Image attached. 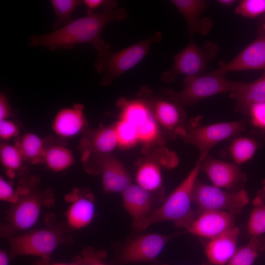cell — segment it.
Returning a JSON list of instances; mask_svg holds the SVG:
<instances>
[{
  "label": "cell",
  "mask_w": 265,
  "mask_h": 265,
  "mask_svg": "<svg viewBox=\"0 0 265 265\" xmlns=\"http://www.w3.org/2000/svg\"><path fill=\"white\" fill-rule=\"evenodd\" d=\"M258 29L265 30V14L261 17L259 21Z\"/></svg>",
  "instance_id": "b9f144b4"
},
{
  "label": "cell",
  "mask_w": 265,
  "mask_h": 265,
  "mask_svg": "<svg viewBox=\"0 0 265 265\" xmlns=\"http://www.w3.org/2000/svg\"><path fill=\"white\" fill-rule=\"evenodd\" d=\"M202 118L198 116L191 119L179 135L185 142L198 148L199 161L209 154L216 144L240 135L247 128V122L243 120L203 125Z\"/></svg>",
  "instance_id": "5b68a950"
},
{
  "label": "cell",
  "mask_w": 265,
  "mask_h": 265,
  "mask_svg": "<svg viewBox=\"0 0 265 265\" xmlns=\"http://www.w3.org/2000/svg\"><path fill=\"white\" fill-rule=\"evenodd\" d=\"M84 4L88 10V12H93V10L103 6L116 7L117 2L114 0H82Z\"/></svg>",
  "instance_id": "74e56055"
},
{
  "label": "cell",
  "mask_w": 265,
  "mask_h": 265,
  "mask_svg": "<svg viewBox=\"0 0 265 265\" xmlns=\"http://www.w3.org/2000/svg\"><path fill=\"white\" fill-rule=\"evenodd\" d=\"M229 96L236 100V110L243 114L251 106L265 102V71L252 82L239 81Z\"/></svg>",
  "instance_id": "603a6c76"
},
{
  "label": "cell",
  "mask_w": 265,
  "mask_h": 265,
  "mask_svg": "<svg viewBox=\"0 0 265 265\" xmlns=\"http://www.w3.org/2000/svg\"><path fill=\"white\" fill-rule=\"evenodd\" d=\"M244 114L250 125L265 139V102L251 106Z\"/></svg>",
  "instance_id": "836d02e7"
},
{
  "label": "cell",
  "mask_w": 265,
  "mask_h": 265,
  "mask_svg": "<svg viewBox=\"0 0 265 265\" xmlns=\"http://www.w3.org/2000/svg\"><path fill=\"white\" fill-rule=\"evenodd\" d=\"M89 133L80 144L84 161L93 153L95 155L110 154L118 146L114 126L100 128Z\"/></svg>",
  "instance_id": "7402d4cb"
},
{
  "label": "cell",
  "mask_w": 265,
  "mask_h": 265,
  "mask_svg": "<svg viewBox=\"0 0 265 265\" xmlns=\"http://www.w3.org/2000/svg\"><path fill=\"white\" fill-rule=\"evenodd\" d=\"M219 51L218 45L213 42L206 41L200 47L191 39L187 46L174 57L173 66L163 73L162 80L171 83L179 75L185 77L201 75Z\"/></svg>",
  "instance_id": "52a82bcc"
},
{
  "label": "cell",
  "mask_w": 265,
  "mask_h": 265,
  "mask_svg": "<svg viewBox=\"0 0 265 265\" xmlns=\"http://www.w3.org/2000/svg\"><path fill=\"white\" fill-rule=\"evenodd\" d=\"M22 153L25 160L32 164L44 163L46 149L44 141L37 135L26 132L15 144Z\"/></svg>",
  "instance_id": "d4e9b609"
},
{
  "label": "cell",
  "mask_w": 265,
  "mask_h": 265,
  "mask_svg": "<svg viewBox=\"0 0 265 265\" xmlns=\"http://www.w3.org/2000/svg\"><path fill=\"white\" fill-rule=\"evenodd\" d=\"M61 233L52 228L27 232L10 239V256H31L41 258L46 263L62 242Z\"/></svg>",
  "instance_id": "9c48e42d"
},
{
  "label": "cell",
  "mask_w": 265,
  "mask_h": 265,
  "mask_svg": "<svg viewBox=\"0 0 265 265\" xmlns=\"http://www.w3.org/2000/svg\"><path fill=\"white\" fill-rule=\"evenodd\" d=\"M178 233L170 235L149 233L138 236L128 243L121 255L122 263H157V257L165 245L172 238L181 235Z\"/></svg>",
  "instance_id": "8fae6325"
},
{
  "label": "cell",
  "mask_w": 265,
  "mask_h": 265,
  "mask_svg": "<svg viewBox=\"0 0 265 265\" xmlns=\"http://www.w3.org/2000/svg\"><path fill=\"white\" fill-rule=\"evenodd\" d=\"M257 37L229 61H221L217 70L230 71L262 70L265 71V30L257 29Z\"/></svg>",
  "instance_id": "5bb4252c"
},
{
  "label": "cell",
  "mask_w": 265,
  "mask_h": 265,
  "mask_svg": "<svg viewBox=\"0 0 265 265\" xmlns=\"http://www.w3.org/2000/svg\"><path fill=\"white\" fill-rule=\"evenodd\" d=\"M199 162L200 171L207 176L213 186L230 192L244 189L247 177L239 165L215 159L210 154Z\"/></svg>",
  "instance_id": "30bf717a"
},
{
  "label": "cell",
  "mask_w": 265,
  "mask_h": 265,
  "mask_svg": "<svg viewBox=\"0 0 265 265\" xmlns=\"http://www.w3.org/2000/svg\"><path fill=\"white\" fill-rule=\"evenodd\" d=\"M95 159L105 193L122 192L132 184L128 172L116 158L110 154L95 155Z\"/></svg>",
  "instance_id": "9a60e30c"
},
{
  "label": "cell",
  "mask_w": 265,
  "mask_h": 265,
  "mask_svg": "<svg viewBox=\"0 0 265 265\" xmlns=\"http://www.w3.org/2000/svg\"><path fill=\"white\" fill-rule=\"evenodd\" d=\"M192 200L197 206L198 212L214 211L226 212L234 214L240 212L250 202L248 195L244 189L230 192L206 184L198 178L193 187Z\"/></svg>",
  "instance_id": "8992f818"
},
{
  "label": "cell",
  "mask_w": 265,
  "mask_h": 265,
  "mask_svg": "<svg viewBox=\"0 0 265 265\" xmlns=\"http://www.w3.org/2000/svg\"><path fill=\"white\" fill-rule=\"evenodd\" d=\"M136 184L151 193H155L162 187L160 167L158 162L152 159L142 162L135 175Z\"/></svg>",
  "instance_id": "cb8c5ba5"
},
{
  "label": "cell",
  "mask_w": 265,
  "mask_h": 265,
  "mask_svg": "<svg viewBox=\"0 0 265 265\" xmlns=\"http://www.w3.org/2000/svg\"><path fill=\"white\" fill-rule=\"evenodd\" d=\"M66 200L71 203L66 214L70 227L80 229L91 223L95 213L94 197L91 192L76 188L66 196Z\"/></svg>",
  "instance_id": "2e32d148"
},
{
  "label": "cell",
  "mask_w": 265,
  "mask_h": 265,
  "mask_svg": "<svg viewBox=\"0 0 265 265\" xmlns=\"http://www.w3.org/2000/svg\"><path fill=\"white\" fill-rule=\"evenodd\" d=\"M235 215L222 211L197 212L196 216L185 229L193 236L206 240L211 239L235 226Z\"/></svg>",
  "instance_id": "4fadbf2b"
},
{
  "label": "cell",
  "mask_w": 265,
  "mask_h": 265,
  "mask_svg": "<svg viewBox=\"0 0 265 265\" xmlns=\"http://www.w3.org/2000/svg\"><path fill=\"white\" fill-rule=\"evenodd\" d=\"M257 148L258 143L255 139L239 135L233 138L229 152L233 162L240 166L253 157Z\"/></svg>",
  "instance_id": "484cf974"
},
{
  "label": "cell",
  "mask_w": 265,
  "mask_h": 265,
  "mask_svg": "<svg viewBox=\"0 0 265 265\" xmlns=\"http://www.w3.org/2000/svg\"><path fill=\"white\" fill-rule=\"evenodd\" d=\"M10 255L5 251H0V265H8L10 260Z\"/></svg>",
  "instance_id": "ab89813d"
},
{
  "label": "cell",
  "mask_w": 265,
  "mask_h": 265,
  "mask_svg": "<svg viewBox=\"0 0 265 265\" xmlns=\"http://www.w3.org/2000/svg\"><path fill=\"white\" fill-rule=\"evenodd\" d=\"M260 237H252L247 243L238 248L226 265H253L261 252Z\"/></svg>",
  "instance_id": "f1b7e54d"
},
{
  "label": "cell",
  "mask_w": 265,
  "mask_h": 265,
  "mask_svg": "<svg viewBox=\"0 0 265 265\" xmlns=\"http://www.w3.org/2000/svg\"><path fill=\"white\" fill-rule=\"evenodd\" d=\"M170 2L185 19L188 32L192 38L195 34L206 35L212 26L211 18H202V12L208 7L209 1L205 0H171Z\"/></svg>",
  "instance_id": "ac0fdd59"
},
{
  "label": "cell",
  "mask_w": 265,
  "mask_h": 265,
  "mask_svg": "<svg viewBox=\"0 0 265 265\" xmlns=\"http://www.w3.org/2000/svg\"><path fill=\"white\" fill-rule=\"evenodd\" d=\"M200 171V162L197 160L184 180L159 207L146 218L132 221V228L141 231L154 224L169 221L177 228L186 229L197 215L196 210L192 208V193Z\"/></svg>",
  "instance_id": "7a4b0ae2"
},
{
  "label": "cell",
  "mask_w": 265,
  "mask_h": 265,
  "mask_svg": "<svg viewBox=\"0 0 265 265\" xmlns=\"http://www.w3.org/2000/svg\"><path fill=\"white\" fill-rule=\"evenodd\" d=\"M121 193L124 207L132 221L144 219L154 210L153 193L137 184H131Z\"/></svg>",
  "instance_id": "44dd1931"
},
{
  "label": "cell",
  "mask_w": 265,
  "mask_h": 265,
  "mask_svg": "<svg viewBox=\"0 0 265 265\" xmlns=\"http://www.w3.org/2000/svg\"><path fill=\"white\" fill-rule=\"evenodd\" d=\"M74 157L72 151L59 145L47 147L44 162L52 171L57 172L63 171L73 164Z\"/></svg>",
  "instance_id": "4316f807"
},
{
  "label": "cell",
  "mask_w": 265,
  "mask_h": 265,
  "mask_svg": "<svg viewBox=\"0 0 265 265\" xmlns=\"http://www.w3.org/2000/svg\"><path fill=\"white\" fill-rule=\"evenodd\" d=\"M106 254L104 250H95L91 247L83 249L75 262L78 265H106L104 260Z\"/></svg>",
  "instance_id": "e575fe53"
},
{
  "label": "cell",
  "mask_w": 265,
  "mask_h": 265,
  "mask_svg": "<svg viewBox=\"0 0 265 265\" xmlns=\"http://www.w3.org/2000/svg\"><path fill=\"white\" fill-rule=\"evenodd\" d=\"M139 98L127 100L122 98L117 102L120 110L119 118L122 119L135 128L139 142L150 144L155 141L159 135L158 122L155 116L153 98Z\"/></svg>",
  "instance_id": "ba28073f"
},
{
  "label": "cell",
  "mask_w": 265,
  "mask_h": 265,
  "mask_svg": "<svg viewBox=\"0 0 265 265\" xmlns=\"http://www.w3.org/2000/svg\"><path fill=\"white\" fill-rule=\"evenodd\" d=\"M261 239V252H264L265 253V235L261 236L260 237Z\"/></svg>",
  "instance_id": "7bdbcfd3"
},
{
  "label": "cell",
  "mask_w": 265,
  "mask_h": 265,
  "mask_svg": "<svg viewBox=\"0 0 265 265\" xmlns=\"http://www.w3.org/2000/svg\"><path fill=\"white\" fill-rule=\"evenodd\" d=\"M19 198L13 204L8 215L10 227L17 231L26 230L37 222L41 211L43 199L39 194L28 188L19 189Z\"/></svg>",
  "instance_id": "7c38bea8"
},
{
  "label": "cell",
  "mask_w": 265,
  "mask_h": 265,
  "mask_svg": "<svg viewBox=\"0 0 265 265\" xmlns=\"http://www.w3.org/2000/svg\"><path fill=\"white\" fill-rule=\"evenodd\" d=\"M239 235L238 228L234 226L222 234L207 240L204 252L208 263L211 265H226L238 248Z\"/></svg>",
  "instance_id": "d6986e66"
},
{
  "label": "cell",
  "mask_w": 265,
  "mask_h": 265,
  "mask_svg": "<svg viewBox=\"0 0 265 265\" xmlns=\"http://www.w3.org/2000/svg\"><path fill=\"white\" fill-rule=\"evenodd\" d=\"M265 191L261 190L253 201V208L247 222V232L252 237L265 235Z\"/></svg>",
  "instance_id": "83f0119b"
},
{
  "label": "cell",
  "mask_w": 265,
  "mask_h": 265,
  "mask_svg": "<svg viewBox=\"0 0 265 265\" xmlns=\"http://www.w3.org/2000/svg\"><path fill=\"white\" fill-rule=\"evenodd\" d=\"M238 1L236 0H217L216 2L219 5L224 7H229L234 5L235 4L238 2Z\"/></svg>",
  "instance_id": "60d3db41"
},
{
  "label": "cell",
  "mask_w": 265,
  "mask_h": 265,
  "mask_svg": "<svg viewBox=\"0 0 265 265\" xmlns=\"http://www.w3.org/2000/svg\"><path fill=\"white\" fill-rule=\"evenodd\" d=\"M153 265H169L167 264H165V263L160 264V263H156L155 264H154ZM201 265H210L209 264H208L207 263H203Z\"/></svg>",
  "instance_id": "f6af8a7d"
},
{
  "label": "cell",
  "mask_w": 265,
  "mask_h": 265,
  "mask_svg": "<svg viewBox=\"0 0 265 265\" xmlns=\"http://www.w3.org/2000/svg\"><path fill=\"white\" fill-rule=\"evenodd\" d=\"M83 109L84 106L81 104H75L72 106L60 109L53 118L52 124L53 132L63 138L79 134L86 125Z\"/></svg>",
  "instance_id": "ffe728a7"
},
{
  "label": "cell",
  "mask_w": 265,
  "mask_h": 265,
  "mask_svg": "<svg viewBox=\"0 0 265 265\" xmlns=\"http://www.w3.org/2000/svg\"><path fill=\"white\" fill-rule=\"evenodd\" d=\"M235 13L246 18L255 19L265 14V0H241L238 2Z\"/></svg>",
  "instance_id": "d6a6232c"
},
{
  "label": "cell",
  "mask_w": 265,
  "mask_h": 265,
  "mask_svg": "<svg viewBox=\"0 0 265 265\" xmlns=\"http://www.w3.org/2000/svg\"><path fill=\"white\" fill-rule=\"evenodd\" d=\"M19 198L17 190H15L11 184L3 177L0 178V199L1 201L15 204Z\"/></svg>",
  "instance_id": "d590c367"
},
{
  "label": "cell",
  "mask_w": 265,
  "mask_h": 265,
  "mask_svg": "<svg viewBox=\"0 0 265 265\" xmlns=\"http://www.w3.org/2000/svg\"><path fill=\"white\" fill-rule=\"evenodd\" d=\"M127 16L128 13L123 7H104L100 12H88L51 32L32 34L29 37V46H42L55 51L61 48L71 49L78 44L88 43L98 51L100 56L111 50L101 38L104 27L111 22H121Z\"/></svg>",
  "instance_id": "6da1fadb"
},
{
  "label": "cell",
  "mask_w": 265,
  "mask_h": 265,
  "mask_svg": "<svg viewBox=\"0 0 265 265\" xmlns=\"http://www.w3.org/2000/svg\"><path fill=\"white\" fill-rule=\"evenodd\" d=\"M153 107L158 122L172 136H179L187 125L183 106L164 95L153 98Z\"/></svg>",
  "instance_id": "e0dca14e"
},
{
  "label": "cell",
  "mask_w": 265,
  "mask_h": 265,
  "mask_svg": "<svg viewBox=\"0 0 265 265\" xmlns=\"http://www.w3.org/2000/svg\"><path fill=\"white\" fill-rule=\"evenodd\" d=\"M18 127L13 121L7 119L0 120V137L3 140H8L18 135Z\"/></svg>",
  "instance_id": "8d00e7d4"
},
{
  "label": "cell",
  "mask_w": 265,
  "mask_h": 265,
  "mask_svg": "<svg viewBox=\"0 0 265 265\" xmlns=\"http://www.w3.org/2000/svg\"><path fill=\"white\" fill-rule=\"evenodd\" d=\"M12 114V108L6 95L1 92L0 94V120L7 119Z\"/></svg>",
  "instance_id": "f35d334b"
},
{
  "label": "cell",
  "mask_w": 265,
  "mask_h": 265,
  "mask_svg": "<svg viewBox=\"0 0 265 265\" xmlns=\"http://www.w3.org/2000/svg\"><path fill=\"white\" fill-rule=\"evenodd\" d=\"M50 3L55 14V19L52 26L53 30L71 22L75 10L83 4L82 0H51Z\"/></svg>",
  "instance_id": "f546056e"
},
{
  "label": "cell",
  "mask_w": 265,
  "mask_h": 265,
  "mask_svg": "<svg viewBox=\"0 0 265 265\" xmlns=\"http://www.w3.org/2000/svg\"><path fill=\"white\" fill-rule=\"evenodd\" d=\"M114 127L118 146L130 148L139 142L135 128L127 121L119 118Z\"/></svg>",
  "instance_id": "1f68e13d"
},
{
  "label": "cell",
  "mask_w": 265,
  "mask_h": 265,
  "mask_svg": "<svg viewBox=\"0 0 265 265\" xmlns=\"http://www.w3.org/2000/svg\"><path fill=\"white\" fill-rule=\"evenodd\" d=\"M162 39V34H153L121 51H111L98 56L95 61L96 71L102 75V85L110 84L121 75L138 64L149 53L152 45Z\"/></svg>",
  "instance_id": "3957f363"
},
{
  "label": "cell",
  "mask_w": 265,
  "mask_h": 265,
  "mask_svg": "<svg viewBox=\"0 0 265 265\" xmlns=\"http://www.w3.org/2000/svg\"><path fill=\"white\" fill-rule=\"evenodd\" d=\"M49 265H78L76 262L73 263L67 264V263H55Z\"/></svg>",
  "instance_id": "ee69618b"
},
{
  "label": "cell",
  "mask_w": 265,
  "mask_h": 265,
  "mask_svg": "<svg viewBox=\"0 0 265 265\" xmlns=\"http://www.w3.org/2000/svg\"><path fill=\"white\" fill-rule=\"evenodd\" d=\"M0 159L2 165L6 169L10 178L14 176V172L22 167L25 159L18 147L14 145L1 144Z\"/></svg>",
  "instance_id": "4dcf8cb0"
},
{
  "label": "cell",
  "mask_w": 265,
  "mask_h": 265,
  "mask_svg": "<svg viewBox=\"0 0 265 265\" xmlns=\"http://www.w3.org/2000/svg\"><path fill=\"white\" fill-rule=\"evenodd\" d=\"M238 82L227 79L225 74L216 69L203 75L185 77L181 91L176 92L166 89L162 94L183 106L193 105L215 95L222 93L230 95Z\"/></svg>",
  "instance_id": "277c9868"
}]
</instances>
